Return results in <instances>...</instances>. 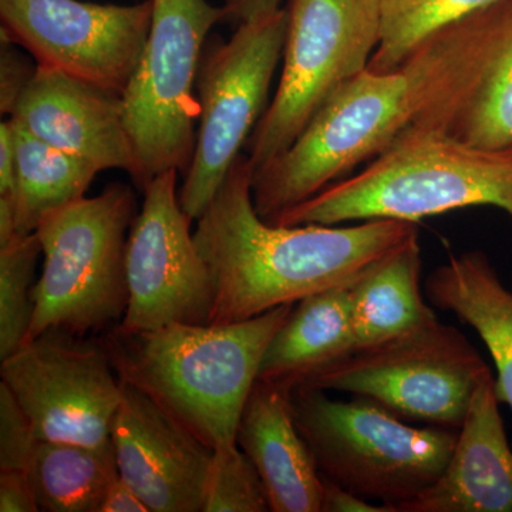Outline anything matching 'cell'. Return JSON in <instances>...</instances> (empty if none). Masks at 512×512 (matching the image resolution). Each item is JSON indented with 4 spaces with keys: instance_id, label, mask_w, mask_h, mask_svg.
<instances>
[{
    "instance_id": "cell-1",
    "label": "cell",
    "mask_w": 512,
    "mask_h": 512,
    "mask_svg": "<svg viewBox=\"0 0 512 512\" xmlns=\"http://www.w3.org/2000/svg\"><path fill=\"white\" fill-rule=\"evenodd\" d=\"M511 45L512 0H498L431 33L392 72L360 73L252 175L259 217L274 224L403 137L446 133Z\"/></svg>"
},
{
    "instance_id": "cell-2",
    "label": "cell",
    "mask_w": 512,
    "mask_h": 512,
    "mask_svg": "<svg viewBox=\"0 0 512 512\" xmlns=\"http://www.w3.org/2000/svg\"><path fill=\"white\" fill-rule=\"evenodd\" d=\"M414 235L416 222L386 218L352 227L269 224L252 201L248 157L239 156L194 231L214 286L210 323L242 322L353 285Z\"/></svg>"
},
{
    "instance_id": "cell-3",
    "label": "cell",
    "mask_w": 512,
    "mask_h": 512,
    "mask_svg": "<svg viewBox=\"0 0 512 512\" xmlns=\"http://www.w3.org/2000/svg\"><path fill=\"white\" fill-rule=\"evenodd\" d=\"M295 305L234 323H173L100 336L121 382L131 384L212 450L237 446L242 410L275 333Z\"/></svg>"
},
{
    "instance_id": "cell-4",
    "label": "cell",
    "mask_w": 512,
    "mask_h": 512,
    "mask_svg": "<svg viewBox=\"0 0 512 512\" xmlns=\"http://www.w3.org/2000/svg\"><path fill=\"white\" fill-rule=\"evenodd\" d=\"M491 205L512 217V146L480 148L440 133L403 137L360 171L286 211L274 225L419 222Z\"/></svg>"
},
{
    "instance_id": "cell-5",
    "label": "cell",
    "mask_w": 512,
    "mask_h": 512,
    "mask_svg": "<svg viewBox=\"0 0 512 512\" xmlns=\"http://www.w3.org/2000/svg\"><path fill=\"white\" fill-rule=\"evenodd\" d=\"M293 420L319 473L359 497L399 512L439 480L458 430L413 427L379 404L293 389Z\"/></svg>"
},
{
    "instance_id": "cell-6",
    "label": "cell",
    "mask_w": 512,
    "mask_h": 512,
    "mask_svg": "<svg viewBox=\"0 0 512 512\" xmlns=\"http://www.w3.org/2000/svg\"><path fill=\"white\" fill-rule=\"evenodd\" d=\"M136 217L133 192L114 184L40 221L35 232L45 261L26 342L50 329L87 338L120 325L128 306L127 238Z\"/></svg>"
},
{
    "instance_id": "cell-7",
    "label": "cell",
    "mask_w": 512,
    "mask_h": 512,
    "mask_svg": "<svg viewBox=\"0 0 512 512\" xmlns=\"http://www.w3.org/2000/svg\"><path fill=\"white\" fill-rule=\"evenodd\" d=\"M284 67L249 146L252 175L284 154L336 93L369 67L382 0H289Z\"/></svg>"
},
{
    "instance_id": "cell-8",
    "label": "cell",
    "mask_w": 512,
    "mask_h": 512,
    "mask_svg": "<svg viewBox=\"0 0 512 512\" xmlns=\"http://www.w3.org/2000/svg\"><path fill=\"white\" fill-rule=\"evenodd\" d=\"M221 19L225 9L207 0H153L146 45L121 94L141 188L191 161L197 143L194 123L200 116L194 86L202 46Z\"/></svg>"
},
{
    "instance_id": "cell-9",
    "label": "cell",
    "mask_w": 512,
    "mask_h": 512,
    "mask_svg": "<svg viewBox=\"0 0 512 512\" xmlns=\"http://www.w3.org/2000/svg\"><path fill=\"white\" fill-rule=\"evenodd\" d=\"M488 372L490 366L470 340L436 318L389 342L350 353L299 387L352 393L400 419L460 430Z\"/></svg>"
},
{
    "instance_id": "cell-10",
    "label": "cell",
    "mask_w": 512,
    "mask_h": 512,
    "mask_svg": "<svg viewBox=\"0 0 512 512\" xmlns=\"http://www.w3.org/2000/svg\"><path fill=\"white\" fill-rule=\"evenodd\" d=\"M288 10L239 23L228 42L201 60L200 131L180 192L181 207L197 221L258 126L269 87L284 56Z\"/></svg>"
},
{
    "instance_id": "cell-11",
    "label": "cell",
    "mask_w": 512,
    "mask_h": 512,
    "mask_svg": "<svg viewBox=\"0 0 512 512\" xmlns=\"http://www.w3.org/2000/svg\"><path fill=\"white\" fill-rule=\"evenodd\" d=\"M2 383L37 440L106 446L123 400V382L100 336L50 329L2 360Z\"/></svg>"
},
{
    "instance_id": "cell-12",
    "label": "cell",
    "mask_w": 512,
    "mask_h": 512,
    "mask_svg": "<svg viewBox=\"0 0 512 512\" xmlns=\"http://www.w3.org/2000/svg\"><path fill=\"white\" fill-rule=\"evenodd\" d=\"M177 174L165 171L143 188V208L128 232V306L119 325L128 332L211 322L214 286L181 207Z\"/></svg>"
},
{
    "instance_id": "cell-13",
    "label": "cell",
    "mask_w": 512,
    "mask_h": 512,
    "mask_svg": "<svg viewBox=\"0 0 512 512\" xmlns=\"http://www.w3.org/2000/svg\"><path fill=\"white\" fill-rule=\"evenodd\" d=\"M2 32L37 64L121 96L153 16V0L131 6L80 0H0Z\"/></svg>"
},
{
    "instance_id": "cell-14",
    "label": "cell",
    "mask_w": 512,
    "mask_h": 512,
    "mask_svg": "<svg viewBox=\"0 0 512 512\" xmlns=\"http://www.w3.org/2000/svg\"><path fill=\"white\" fill-rule=\"evenodd\" d=\"M111 443L120 477L150 512H202L214 450L124 382Z\"/></svg>"
},
{
    "instance_id": "cell-15",
    "label": "cell",
    "mask_w": 512,
    "mask_h": 512,
    "mask_svg": "<svg viewBox=\"0 0 512 512\" xmlns=\"http://www.w3.org/2000/svg\"><path fill=\"white\" fill-rule=\"evenodd\" d=\"M10 120L99 171L119 168L137 180V157L119 94L37 64Z\"/></svg>"
},
{
    "instance_id": "cell-16",
    "label": "cell",
    "mask_w": 512,
    "mask_h": 512,
    "mask_svg": "<svg viewBox=\"0 0 512 512\" xmlns=\"http://www.w3.org/2000/svg\"><path fill=\"white\" fill-rule=\"evenodd\" d=\"M500 404L490 370L473 394L443 474L399 512H512V447Z\"/></svg>"
},
{
    "instance_id": "cell-17",
    "label": "cell",
    "mask_w": 512,
    "mask_h": 512,
    "mask_svg": "<svg viewBox=\"0 0 512 512\" xmlns=\"http://www.w3.org/2000/svg\"><path fill=\"white\" fill-rule=\"evenodd\" d=\"M237 446L254 464L272 512H320L323 478L291 407V392L256 380L241 413Z\"/></svg>"
},
{
    "instance_id": "cell-18",
    "label": "cell",
    "mask_w": 512,
    "mask_h": 512,
    "mask_svg": "<svg viewBox=\"0 0 512 512\" xmlns=\"http://www.w3.org/2000/svg\"><path fill=\"white\" fill-rule=\"evenodd\" d=\"M426 295L431 305L476 330L497 367L498 399L512 413V292L487 255L473 251L451 256L427 278Z\"/></svg>"
},
{
    "instance_id": "cell-19",
    "label": "cell",
    "mask_w": 512,
    "mask_h": 512,
    "mask_svg": "<svg viewBox=\"0 0 512 512\" xmlns=\"http://www.w3.org/2000/svg\"><path fill=\"white\" fill-rule=\"evenodd\" d=\"M350 286L313 293L295 303L266 349L258 379L292 392L355 352Z\"/></svg>"
},
{
    "instance_id": "cell-20",
    "label": "cell",
    "mask_w": 512,
    "mask_h": 512,
    "mask_svg": "<svg viewBox=\"0 0 512 512\" xmlns=\"http://www.w3.org/2000/svg\"><path fill=\"white\" fill-rule=\"evenodd\" d=\"M419 235L370 265L350 286L356 350L389 342L437 318L420 288Z\"/></svg>"
},
{
    "instance_id": "cell-21",
    "label": "cell",
    "mask_w": 512,
    "mask_h": 512,
    "mask_svg": "<svg viewBox=\"0 0 512 512\" xmlns=\"http://www.w3.org/2000/svg\"><path fill=\"white\" fill-rule=\"evenodd\" d=\"M40 511L100 512L104 495L120 477L113 443L93 447L37 441L28 467Z\"/></svg>"
},
{
    "instance_id": "cell-22",
    "label": "cell",
    "mask_w": 512,
    "mask_h": 512,
    "mask_svg": "<svg viewBox=\"0 0 512 512\" xmlns=\"http://www.w3.org/2000/svg\"><path fill=\"white\" fill-rule=\"evenodd\" d=\"M16 150V228L32 234L50 212L84 197L94 165L50 146L12 120Z\"/></svg>"
},
{
    "instance_id": "cell-23",
    "label": "cell",
    "mask_w": 512,
    "mask_h": 512,
    "mask_svg": "<svg viewBox=\"0 0 512 512\" xmlns=\"http://www.w3.org/2000/svg\"><path fill=\"white\" fill-rule=\"evenodd\" d=\"M495 2L498 0H382L380 42L367 69L392 72L431 33Z\"/></svg>"
},
{
    "instance_id": "cell-24",
    "label": "cell",
    "mask_w": 512,
    "mask_h": 512,
    "mask_svg": "<svg viewBox=\"0 0 512 512\" xmlns=\"http://www.w3.org/2000/svg\"><path fill=\"white\" fill-rule=\"evenodd\" d=\"M42 245L36 232L16 235L0 247V360L28 339L35 299L33 278Z\"/></svg>"
},
{
    "instance_id": "cell-25",
    "label": "cell",
    "mask_w": 512,
    "mask_h": 512,
    "mask_svg": "<svg viewBox=\"0 0 512 512\" xmlns=\"http://www.w3.org/2000/svg\"><path fill=\"white\" fill-rule=\"evenodd\" d=\"M444 134L473 147L512 146V45Z\"/></svg>"
},
{
    "instance_id": "cell-26",
    "label": "cell",
    "mask_w": 512,
    "mask_h": 512,
    "mask_svg": "<svg viewBox=\"0 0 512 512\" xmlns=\"http://www.w3.org/2000/svg\"><path fill=\"white\" fill-rule=\"evenodd\" d=\"M264 484L254 464L238 446L214 450L202 512H266Z\"/></svg>"
},
{
    "instance_id": "cell-27",
    "label": "cell",
    "mask_w": 512,
    "mask_h": 512,
    "mask_svg": "<svg viewBox=\"0 0 512 512\" xmlns=\"http://www.w3.org/2000/svg\"><path fill=\"white\" fill-rule=\"evenodd\" d=\"M37 441L22 407L0 382V471L28 470Z\"/></svg>"
},
{
    "instance_id": "cell-28",
    "label": "cell",
    "mask_w": 512,
    "mask_h": 512,
    "mask_svg": "<svg viewBox=\"0 0 512 512\" xmlns=\"http://www.w3.org/2000/svg\"><path fill=\"white\" fill-rule=\"evenodd\" d=\"M12 45L13 40L5 32H2L0 110H2V114H9V116L36 70L30 69L28 62Z\"/></svg>"
},
{
    "instance_id": "cell-29",
    "label": "cell",
    "mask_w": 512,
    "mask_h": 512,
    "mask_svg": "<svg viewBox=\"0 0 512 512\" xmlns=\"http://www.w3.org/2000/svg\"><path fill=\"white\" fill-rule=\"evenodd\" d=\"M0 511H40L35 488H33L28 471H0Z\"/></svg>"
},
{
    "instance_id": "cell-30",
    "label": "cell",
    "mask_w": 512,
    "mask_h": 512,
    "mask_svg": "<svg viewBox=\"0 0 512 512\" xmlns=\"http://www.w3.org/2000/svg\"><path fill=\"white\" fill-rule=\"evenodd\" d=\"M323 478L320 512H390L386 505L359 497L352 491Z\"/></svg>"
},
{
    "instance_id": "cell-31",
    "label": "cell",
    "mask_w": 512,
    "mask_h": 512,
    "mask_svg": "<svg viewBox=\"0 0 512 512\" xmlns=\"http://www.w3.org/2000/svg\"><path fill=\"white\" fill-rule=\"evenodd\" d=\"M16 150L12 120L0 124V195L15 198Z\"/></svg>"
},
{
    "instance_id": "cell-32",
    "label": "cell",
    "mask_w": 512,
    "mask_h": 512,
    "mask_svg": "<svg viewBox=\"0 0 512 512\" xmlns=\"http://www.w3.org/2000/svg\"><path fill=\"white\" fill-rule=\"evenodd\" d=\"M100 512H150V510L141 500L140 495L119 477L104 495Z\"/></svg>"
},
{
    "instance_id": "cell-33",
    "label": "cell",
    "mask_w": 512,
    "mask_h": 512,
    "mask_svg": "<svg viewBox=\"0 0 512 512\" xmlns=\"http://www.w3.org/2000/svg\"><path fill=\"white\" fill-rule=\"evenodd\" d=\"M284 0H227L225 18L244 23L282 9Z\"/></svg>"
}]
</instances>
